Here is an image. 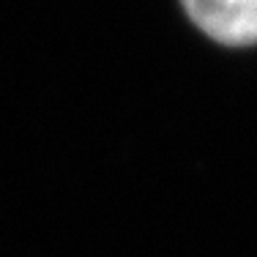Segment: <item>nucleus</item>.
<instances>
[{
    "label": "nucleus",
    "mask_w": 257,
    "mask_h": 257,
    "mask_svg": "<svg viewBox=\"0 0 257 257\" xmlns=\"http://www.w3.org/2000/svg\"><path fill=\"white\" fill-rule=\"evenodd\" d=\"M183 9L194 25L219 44H257V0H183Z\"/></svg>",
    "instance_id": "obj_1"
}]
</instances>
